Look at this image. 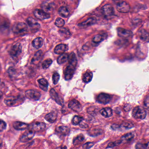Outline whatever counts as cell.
Listing matches in <instances>:
<instances>
[{
    "mask_svg": "<svg viewBox=\"0 0 149 149\" xmlns=\"http://www.w3.org/2000/svg\"><path fill=\"white\" fill-rule=\"evenodd\" d=\"M77 64V59L75 54L72 52L70 54L69 57L68 64L64 70V77L65 80H70L72 79L74 74Z\"/></svg>",
    "mask_w": 149,
    "mask_h": 149,
    "instance_id": "obj_1",
    "label": "cell"
},
{
    "mask_svg": "<svg viewBox=\"0 0 149 149\" xmlns=\"http://www.w3.org/2000/svg\"><path fill=\"white\" fill-rule=\"evenodd\" d=\"M132 116L136 119H144L146 117V112L143 108L140 106H137L132 110Z\"/></svg>",
    "mask_w": 149,
    "mask_h": 149,
    "instance_id": "obj_2",
    "label": "cell"
},
{
    "mask_svg": "<svg viewBox=\"0 0 149 149\" xmlns=\"http://www.w3.org/2000/svg\"><path fill=\"white\" fill-rule=\"evenodd\" d=\"M28 30V26L24 22H18L14 25L13 31L15 34H22L26 33Z\"/></svg>",
    "mask_w": 149,
    "mask_h": 149,
    "instance_id": "obj_3",
    "label": "cell"
},
{
    "mask_svg": "<svg viewBox=\"0 0 149 149\" xmlns=\"http://www.w3.org/2000/svg\"><path fill=\"white\" fill-rule=\"evenodd\" d=\"M22 49V47L20 43L17 42L12 46L9 50V54L13 57H17L21 54Z\"/></svg>",
    "mask_w": 149,
    "mask_h": 149,
    "instance_id": "obj_4",
    "label": "cell"
},
{
    "mask_svg": "<svg viewBox=\"0 0 149 149\" xmlns=\"http://www.w3.org/2000/svg\"><path fill=\"white\" fill-rule=\"evenodd\" d=\"M22 99L19 97L8 96L6 97L4 102L8 106H14L18 104V103L21 101Z\"/></svg>",
    "mask_w": 149,
    "mask_h": 149,
    "instance_id": "obj_5",
    "label": "cell"
},
{
    "mask_svg": "<svg viewBox=\"0 0 149 149\" xmlns=\"http://www.w3.org/2000/svg\"><path fill=\"white\" fill-rule=\"evenodd\" d=\"M116 9L119 13H127L130 10V6L129 3L125 1H121L117 4Z\"/></svg>",
    "mask_w": 149,
    "mask_h": 149,
    "instance_id": "obj_6",
    "label": "cell"
},
{
    "mask_svg": "<svg viewBox=\"0 0 149 149\" xmlns=\"http://www.w3.org/2000/svg\"><path fill=\"white\" fill-rule=\"evenodd\" d=\"M26 97L28 99L34 101H38L41 97L40 92L33 90H29L25 92Z\"/></svg>",
    "mask_w": 149,
    "mask_h": 149,
    "instance_id": "obj_7",
    "label": "cell"
},
{
    "mask_svg": "<svg viewBox=\"0 0 149 149\" xmlns=\"http://www.w3.org/2000/svg\"><path fill=\"white\" fill-rule=\"evenodd\" d=\"M35 132L32 130H29L24 132L20 138L21 142L25 143L31 140L34 136Z\"/></svg>",
    "mask_w": 149,
    "mask_h": 149,
    "instance_id": "obj_8",
    "label": "cell"
},
{
    "mask_svg": "<svg viewBox=\"0 0 149 149\" xmlns=\"http://www.w3.org/2000/svg\"><path fill=\"white\" fill-rule=\"evenodd\" d=\"M34 15L37 19L40 20H45L49 19L50 15L43 10L36 9L34 11Z\"/></svg>",
    "mask_w": 149,
    "mask_h": 149,
    "instance_id": "obj_9",
    "label": "cell"
},
{
    "mask_svg": "<svg viewBox=\"0 0 149 149\" xmlns=\"http://www.w3.org/2000/svg\"><path fill=\"white\" fill-rule=\"evenodd\" d=\"M111 99V96L109 94L102 93L97 96V101L100 103L106 104L110 102Z\"/></svg>",
    "mask_w": 149,
    "mask_h": 149,
    "instance_id": "obj_10",
    "label": "cell"
},
{
    "mask_svg": "<svg viewBox=\"0 0 149 149\" xmlns=\"http://www.w3.org/2000/svg\"><path fill=\"white\" fill-rule=\"evenodd\" d=\"M68 106L70 109L76 112H80L82 110V107L80 103L77 100L74 99L69 102Z\"/></svg>",
    "mask_w": 149,
    "mask_h": 149,
    "instance_id": "obj_11",
    "label": "cell"
},
{
    "mask_svg": "<svg viewBox=\"0 0 149 149\" xmlns=\"http://www.w3.org/2000/svg\"><path fill=\"white\" fill-rule=\"evenodd\" d=\"M117 34L118 36L123 39H127L133 35L132 32L130 30L123 28H118L117 29Z\"/></svg>",
    "mask_w": 149,
    "mask_h": 149,
    "instance_id": "obj_12",
    "label": "cell"
},
{
    "mask_svg": "<svg viewBox=\"0 0 149 149\" xmlns=\"http://www.w3.org/2000/svg\"><path fill=\"white\" fill-rule=\"evenodd\" d=\"M26 22L32 31H34L35 32L38 31L40 28V24L33 18L29 17L28 18Z\"/></svg>",
    "mask_w": 149,
    "mask_h": 149,
    "instance_id": "obj_13",
    "label": "cell"
},
{
    "mask_svg": "<svg viewBox=\"0 0 149 149\" xmlns=\"http://www.w3.org/2000/svg\"><path fill=\"white\" fill-rule=\"evenodd\" d=\"M102 12L105 17H109L114 15V9L113 7L110 4L104 5L102 8Z\"/></svg>",
    "mask_w": 149,
    "mask_h": 149,
    "instance_id": "obj_14",
    "label": "cell"
},
{
    "mask_svg": "<svg viewBox=\"0 0 149 149\" xmlns=\"http://www.w3.org/2000/svg\"><path fill=\"white\" fill-rule=\"evenodd\" d=\"M50 96L51 98L54 100L57 104L61 105H63V100L59 96L58 93L55 91L54 89L52 88L50 91Z\"/></svg>",
    "mask_w": 149,
    "mask_h": 149,
    "instance_id": "obj_15",
    "label": "cell"
},
{
    "mask_svg": "<svg viewBox=\"0 0 149 149\" xmlns=\"http://www.w3.org/2000/svg\"><path fill=\"white\" fill-rule=\"evenodd\" d=\"M46 125L42 122H36L32 124L31 129L35 132L42 131L45 130Z\"/></svg>",
    "mask_w": 149,
    "mask_h": 149,
    "instance_id": "obj_16",
    "label": "cell"
},
{
    "mask_svg": "<svg viewBox=\"0 0 149 149\" xmlns=\"http://www.w3.org/2000/svg\"><path fill=\"white\" fill-rule=\"evenodd\" d=\"M134 127V125L132 123H124L120 125L114 124L111 126V128L114 130H125L131 129Z\"/></svg>",
    "mask_w": 149,
    "mask_h": 149,
    "instance_id": "obj_17",
    "label": "cell"
},
{
    "mask_svg": "<svg viewBox=\"0 0 149 149\" xmlns=\"http://www.w3.org/2000/svg\"><path fill=\"white\" fill-rule=\"evenodd\" d=\"M68 47L66 44H60L56 46L55 48L54 53L56 54L62 55L64 54L65 52L68 51Z\"/></svg>",
    "mask_w": 149,
    "mask_h": 149,
    "instance_id": "obj_18",
    "label": "cell"
},
{
    "mask_svg": "<svg viewBox=\"0 0 149 149\" xmlns=\"http://www.w3.org/2000/svg\"><path fill=\"white\" fill-rule=\"evenodd\" d=\"M97 20L95 18H89L85 21L79 23L77 26L80 28H87L95 24Z\"/></svg>",
    "mask_w": 149,
    "mask_h": 149,
    "instance_id": "obj_19",
    "label": "cell"
},
{
    "mask_svg": "<svg viewBox=\"0 0 149 149\" xmlns=\"http://www.w3.org/2000/svg\"><path fill=\"white\" fill-rule=\"evenodd\" d=\"M56 131L60 135L63 136H67L70 134V130L68 126L61 125L56 128Z\"/></svg>",
    "mask_w": 149,
    "mask_h": 149,
    "instance_id": "obj_20",
    "label": "cell"
},
{
    "mask_svg": "<svg viewBox=\"0 0 149 149\" xmlns=\"http://www.w3.org/2000/svg\"><path fill=\"white\" fill-rule=\"evenodd\" d=\"M13 126L15 129L17 130H23L27 129L29 125L26 123L16 121L13 123Z\"/></svg>",
    "mask_w": 149,
    "mask_h": 149,
    "instance_id": "obj_21",
    "label": "cell"
},
{
    "mask_svg": "<svg viewBox=\"0 0 149 149\" xmlns=\"http://www.w3.org/2000/svg\"><path fill=\"white\" fill-rule=\"evenodd\" d=\"M139 36L141 40L144 42H149V33L144 29L139 30Z\"/></svg>",
    "mask_w": 149,
    "mask_h": 149,
    "instance_id": "obj_22",
    "label": "cell"
},
{
    "mask_svg": "<svg viewBox=\"0 0 149 149\" xmlns=\"http://www.w3.org/2000/svg\"><path fill=\"white\" fill-rule=\"evenodd\" d=\"M101 115L105 118H109L113 115V111L111 108L107 107L102 109L100 111Z\"/></svg>",
    "mask_w": 149,
    "mask_h": 149,
    "instance_id": "obj_23",
    "label": "cell"
},
{
    "mask_svg": "<svg viewBox=\"0 0 149 149\" xmlns=\"http://www.w3.org/2000/svg\"><path fill=\"white\" fill-rule=\"evenodd\" d=\"M43 40L41 37H37L32 42V45L36 49H39L43 46Z\"/></svg>",
    "mask_w": 149,
    "mask_h": 149,
    "instance_id": "obj_24",
    "label": "cell"
},
{
    "mask_svg": "<svg viewBox=\"0 0 149 149\" xmlns=\"http://www.w3.org/2000/svg\"><path fill=\"white\" fill-rule=\"evenodd\" d=\"M42 56H43V53H42V51L41 50H39L34 55V56L32 59L31 62L33 64H37L42 59Z\"/></svg>",
    "mask_w": 149,
    "mask_h": 149,
    "instance_id": "obj_25",
    "label": "cell"
},
{
    "mask_svg": "<svg viewBox=\"0 0 149 149\" xmlns=\"http://www.w3.org/2000/svg\"><path fill=\"white\" fill-rule=\"evenodd\" d=\"M57 117V113L55 112H52L46 115L45 118L47 122L50 123H53L56 120Z\"/></svg>",
    "mask_w": 149,
    "mask_h": 149,
    "instance_id": "obj_26",
    "label": "cell"
},
{
    "mask_svg": "<svg viewBox=\"0 0 149 149\" xmlns=\"http://www.w3.org/2000/svg\"><path fill=\"white\" fill-rule=\"evenodd\" d=\"M38 83L40 88L42 90L47 91L48 90L49 86V83L48 81L44 78H41L38 80Z\"/></svg>",
    "mask_w": 149,
    "mask_h": 149,
    "instance_id": "obj_27",
    "label": "cell"
},
{
    "mask_svg": "<svg viewBox=\"0 0 149 149\" xmlns=\"http://www.w3.org/2000/svg\"><path fill=\"white\" fill-rule=\"evenodd\" d=\"M58 13L61 16L64 18H67L70 15V12L68 8L64 6L60 8Z\"/></svg>",
    "mask_w": 149,
    "mask_h": 149,
    "instance_id": "obj_28",
    "label": "cell"
},
{
    "mask_svg": "<svg viewBox=\"0 0 149 149\" xmlns=\"http://www.w3.org/2000/svg\"><path fill=\"white\" fill-rule=\"evenodd\" d=\"M69 55L68 54L64 53L61 55L57 58V62L59 64H61L66 62L69 59Z\"/></svg>",
    "mask_w": 149,
    "mask_h": 149,
    "instance_id": "obj_29",
    "label": "cell"
},
{
    "mask_svg": "<svg viewBox=\"0 0 149 149\" xmlns=\"http://www.w3.org/2000/svg\"><path fill=\"white\" fill-rule=\"evenodd\" d=\"M54 4V3H48L47 2H43L42 4V8L44 12L47 13L53 9Z\"/></svg>",
    "mask_w": 149,
    "mask_h": 149,
    "instance_id": "obj_30",
    "label": "cell"
},
{
    "mask_svg": "<svg viewBox=\"0 0 149 149\" xmlns=\"http://www.w3.org/2000/svg\"><path fill=\"white\" fill-rule=\"evenodd\" d=\"M136 149H147L149 148V141L148 142H140L136 145Z\"/></svg>",
    "mask_w": 149,
    "mask_h": 149,
    "instance_id": "obj_31",
    "label": "cell"
},
{
    "mask_svg": "<svg viewBox=\"0 0 149 149\" xmlns=\"http://www.w3.org/2000/svg\"><path fill=\"white\" fill-rule=\"evenodd\" d=\"M93 74L91 72H87L84 74L83 77V80L84 82L88 83L92 80Z\"/></svg>",
    "mask_w": 149,
    "mask_h": 149,
    "instance_id": "obj_32",
    "label": "cell"
},
{
    "mask_svg": "<svg viewBox=\"0 0 149 149\" xmlns=\"http://www.w3.org/2000/svg\"><path fill=\"white\" fill-rule=\"evenodd\" d=\"M59 33L62 36L65 38L69 37L70 36V33L68 29L64 28H62L59 30Z\"/></svg>",
    "mask_w": 149,
    "mask_h": 149,
    "instance_id": "obj_33",
    "label": "cell"
},
{
    "mask_svg": "<svg viewBox=\"0 0 149 149\" xmlns=\"http://www.w3.org/2000/svg\"><path fill=\"white\" fill-rule=\"evenodd\" d=\"M84 118L78 116H74L72 120V123L74 125H78L81 123Z\"/></svg>",
    "mask_w": 149,
    "mask_h": 149,
    "instance_id": "obj_34",
    "label": "cell"
},
{
    "mask_svg": "<svg viewBox=\"0 0 149 149\" xmlns=\"http://www.w3.org/2000/svg\"><path fill=\"white\" fill-rule=\"evenodd\" d=\"M134 137V134L132 132H130V133H126L125 135L123 136L121 138V140L122 141H130V140L132 139Z\"/></svg>",
    "mask_w": 149,
    "mask_h": 149,
    "instance_id": "obj_35",
    "label": "cell"
},
{
    "mask_svg": "<svg viewBox=\"0 0 149 149\" xmlns=\"http://www.w3.org/2000/svg\"><path fill=\"white\" fill-rule=\"evenodd\" d=\"M52 63H53V61L51 59H49L45 60L42 62V68L46 69L49 68L50 65L52 64Z\"/></svg>",
    "mask_w": 149,
    "mask_h": 149,
    "instance_id": "obj_36",
    "label": "cell"
},
{
    "mask_svg": "<svg viewBox=\"0 0 149 149\" xmlns=\"http://www.w3.org/2000/svg\"><path fill=\"white\" fill-rule=\"evenodd\" d=\"M104 38L102 35H97L93 38L92 41L95 43H99L103 40Z\"/></svg>",
    "mask_w": 149,
    "mask_h": 149,
    "instance_id": "obj_37",
    "label": "cell"
},
{
    "mask_svg": "<svg viewBox=\"0 0 149 149\" xmlns=\"http://www.w3.org/2000/svg\"><path fill=\"white\" fill-rule=\"evenodd\" d=\"M65 23L64 20L63 19L61 18H58L56 20L55 24L56 26L58 27H62L65 25Z\"/></svg>",
    "mask_w": 149,
    "mask_h": 149,
    "instance_id": "obj_38",
    "label": "cell"
},
{
    "mask_svg": "<svg viewBox=\"0 0 149 149\" xmlns=\"http://www.w3.org/2000/svg\"><path fill=\"white\" fill-rule=\"evenodd\" d=\"M60 75L58 73H55L53 75V82L54 84H56L58 83L59 80H60Z\"/></svg>",
    "mask_w": 149,
    "mask_h": 149,
    "instance_id": "obj_39",
    "label": "cell"
},
{
    "mask_svg": "<svg viewBox=\"0 0 149 149\" xmlns=\"http://www.w3.org/2000/svg\"><path fill=\"white\" fill-rule=\"evenodd\" d=\"M122 141L121 140H118V141H115L114 142H111L108 145V146L107 148H113V147H115V146H118V145L122 143Z\"/></svg>",
    "mask_w": 149,
    "mask_h": 149,
    "instance_id": "obj_40",
    "label": "cell"
},
{
    "mask_svg": "<svg viewBox=\"0 0 149 149\" xmlns=\"http://www.w3.org/2000/svg\"><path fill=\"white\" fill-rule=\"evenodd\" d=\"M91 135L93 136H97L101 134L102 133V131L101 130H98V129H93L91 131Z\"/></svg>",
    "mask_w": 149,
    "mask_h": 149,
    "instance_id": "obj_41",
    "label": "cell"
},
{
    "mask_svg": "<svg viewBox=\"0 0 149 149\" xmlns=\"http://www.w3.org/2000/svg\"><path fill=\"white\" fill-rule=\"evenodd\" d=\"M94 143L92 142H88L83 145V149H89L94 146Z\"/></svg>",
    "mask_w": 149,
    "mask_h": 149,
    "instance_id": "obj_42",
    "label": "cell"
},
{
    "mask_svg": "<svg viewBox=\"0 0 149 149\" xmlns=\"http://www.w3.org/2000/svg\"><path fill=\"white\" fill-rule=\"evenodd\" d=\"M144 106L146 109H149V95L146 96L144 100Z\"/></svg>",
    "mask_w": 149,
    "mask_h": 149,
    "instance_id": "obj_43",
    "label": "cell"
},
{
    "mask_svg": "<svg viewBox=\"0 0 149 149\" xmlns=\"http://www.w3.org/2000/svg\"><path fill=\"white\" fill-rule=\"evenodd\" d=\"M7 127V124L6 122H4L2 120L1 121L0 123V131L1 132L3 131L4 130H6Z\"/></svg>",
    "mask_w": 149,
    "mask_h": 149,
    "instance_id": "obj_44",
    "label": "cell"
},
{
    "mask_svg": "<svg viewBox=\"0 0 149 149\" xmlns=\"http://www.w3.org/2000/svg\"><path fill=\"white\" fill-rule=\"evenodd\" d=\"M88 112L89 114L93 115H94V114H95L96 113L97 111L95 108H94V107H90V108H89L88 109Z\"/></svg>",
    "mask_w": 149,
    "mask_h": 149,
    "instance_id": "obj_45",
    "label": "cell"
},
{
    "mask_svg": "<svg viewBox=\"0 0 149 149\" xmlns=\"http://www.w3.org/2000/svg\"><path fill=\"white\" fill-rule=\"evenodd\" d=\"M84 135H83L82 134H79L77 137L76 138L74 139V140H78L79 142H83V141L84 140Z\"/></svg>",
    "mask_w": 149,
    "mask_h": 149,
    "instance_id": "obj_46",
    "label": "cell"
},
{
    "mask_svg": "<svg viewBox=\"0 0 149 149\" xmlns=\"http://www.w3.org/2000/svg\"><path fill=\"white\" fill-rule=\"evenodd\" d=\"M80 124V127H81L82 128H87L88 127V125H87L86 124L83 123H82V122Z\"/></svg>",
    "mask_w": 149,
    "mask_h": 149,
    "instance_id": "obj_47",
    "label": "cell"
},
{
    "mask_svg": "<svg viewBox=\"0 0 149 149\" xmlns=\"http://www.w3.org/2000/svg\"><path fill=\"white\" fill-rule=\"evenodd\" d=\"M55 149H67V147L64 146H61L57 147Z\"/></svg>",
    "mask_w": 149,
    "mask_h": 149,
    "instance_id": "obj_48",
    "label": "cell"
}]
</instances>
